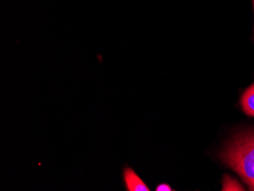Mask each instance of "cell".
Wrapping results in <instances>:
<instances>
[{"label":"cell","mask_w":254,"mask_h":191,"mask_svg":"<svg viewBox=\"0 0 254 191\" xmlns=\"http://www.w3.org/2000/svg\"><path fill=\"white\" fill-rule=\"evenodd\" d=\"M241 107L247 115L254 117V82L242 95Z\"/></svg>","instance_id":"obj_3"},{"label":"cell","mask_w":254,"mask_h":191,"mask_svg":"<svg viewBox=\"0 0 254 191\" xmlns=\"http://www.w3.org/2000/svg\"><path fill=\"white\" fill-rule=\"evenodd\" d=\"M222 191H245L244 188L239 182L235 178L229 175H225L223 179V187Z\"/></svg>","instance_id":"obj_4"},{"label":"cell","mask_w":254,"mask_h":191,"mask_svg":"<svg viewBox=\"0 0 254 191\" xmlns=\"http://www.w3.org/2000/svg\"><path fill=\"white\" fill-rule=\"evenodd\" d=\"M155 191H172V188L169 186V185H167V184H160L158 186L155 188Z\"/></svg>","instance_id":"obj_5"},{"label":"cell","mask_w":254,"mask_h":191,"mask_svg":"<svg viewBox=\"0 0 254 191\" xmlns=\"http://www.w3.org/2000/svg\"><path fill=\"white\" fill-rule=\"evenodd\" d=\"M124 181L128 191H149V188L131 168L124 169Z\"/></svg>","instance_id":"obj_2"},{"label":"cell","mask_w":254,"mask_h":191,"mask_svg":"<svg viewBox=\"0 0 254 191\" xmlns=\"http://www.w3.org/2000/svg\"><path fill=\"white\" fill-rule=\"evenodd\" d=\"M253 4H254V0H253Z\"/></svg>","instance_id":"obj_6"},{"label":"cell","mask_w":254,"mask_h":191,"mask_svg":"<svg viewBox=\"0 0 254 191\" xmlns=\"http://www.w3.org/2000/svg\"><path fill=\"white\" fill-rule=\"evenodd\" d=\"M222 160L254 191V132L235 137L221 154Z\"/></svg>","instance_id":"obj_1"}]
</instances>
